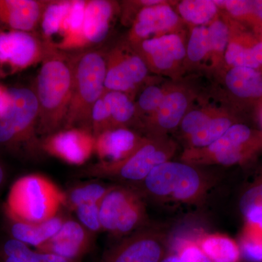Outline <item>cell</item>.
<instances>
[{
	"instance_id": "33",
	"label": "cell",
	"mask_w": 262,
	"mask_h": 262,
	"mask_svg": "<svg viewBox=\"0 0 262 262\" xmlns=\"http://www.w3.org/2000/svg\"><path fill=\"white\" fill-rule=\"evenodd\" d=\"M211 41V56L215 59L224 56L229 42V29L227 24L220 19H215L208 27Z\"/></svg>"
},
{
	"instance_id": "37",
	"label": "cell",
	"mask_w": 262,
	"mask_h": 262,
	"mask_svg": "<svg viewBox=\"0 0 262 262\" xmlns=\"http://www.w3.org/2000/svg\"><path fill=\"white\" fill-rule=\"evenodd\" d=\"M177 252L182 262H212L194 241H182Z\"/></svg>"
},
{
	"instance_id": "5",
	"label": "cell",
	"mask_w": 262,
	"mask_h": 262,
	"mask_svg": "<svg viewBox=\"0 0 262 262\" xmlns=\"http://www.w3.org/2000/svg\"><path fill=\"white\" fill-rule=\"evenodd\" d=\"M8 103L0 115V146L10 150L40 149L38 139L39 104L34 90L8 89Z\"/></svg>"
},
{
	"instance_id": "11",
	"label": "cell",
	"mask_w": 262,
	"mask_h": 262,
	"mask_svg": "<svg viewBox=\"0 0 262 262\" xmlns=\"http://www.w3.org/2000/svg\"><path fill=\"white\" fill-rule=\"evenodd\" d=\"M44 51L45 42L37 33L15 30L0 32L1 70L6 67L10 72H17L29 68L42 61Z\"/></svg>"
},
{
	"instance_id": "13",
	"label": "cell",
	"mask_w": 262,
	"mask_h": 262,
	"mask_svg": "<svg viewBox=\"0 0 262 262\" xmlns=\"http://www.w3.org/2000/svg\"><path fill=\"white\" fill-rule=\"evenodd\" d=\"M148 68L158 72L173 70L187 56V46L180 35L170 33L133 45Z\"/></svg>"
},
{
	"instance_id": "21",
	"label": "cell",
	"mask_w": 262,
	"mask_h": 262,
	"mask_svg": "<svg viewBox=\"0 0 262 262\" xmlns=\"http://www.w3.org/2000/svg\"><path fill=\"white\" fill-rule=\"evenodd\" d=\"M227 89L239 98L262 96V74L257 70L245 67H232L225 77Z\"/></svg>"
},
{
	"instance_id": "43",
	"label": "cell",
	"mask_w": 262,
	"mask_h": 262,
	"mask_svg": "<svg viewBox=\"0 0 262 262\" xmlns=\"http://www.w3.org/2000/svg\"><path fill=\"white\" fill-rule=\"evenodd\" d=\"M160 262H182L177 251L173 253H167Z\"/></svg>"
},
{
	"instance_id": "14",
	"label": "cell",
	"mask_w": 262,
	"mask_h": 262,
	"mask_svg": "<svg viewBox=\"0 0 262 262\" xmlns=\"http://www.w3.org/2000/svg\"><path fill=\"white\" fill-rule=\"evenodd\" d=\"M94 235L78 221L67 218L59 231L36 251L76 262L92 248Z\"/></svg>"
},
{
	"instance_id": "4",
	"label": "cell",
	"mask_w": 262,
	"mask_h": 262,
	"mask_svg": "<svg viewBox=\"0 0 262 262\" xmlns=\"http://www.w3.org/2000/svg\"><path fill=\"white\" fill-rule=\"evenodd\" d=\"M65 202V192L51 179L42 174H29L10 187L5 214L7 218L38 223L58 215Z\"/></svg>"
},
{
	"instance_id": "41",
	"label": "cell",
	"mask_w": 262,
	"mask_h": 262,
	"mask_svg": "<svg viewBox=\"0 0 262 262\" xmlns=\"http://www.w3.org/2000/svg\"><path fill=\"white\" fill-rule=\"evenodd\" d=\"M252 50L256 61L261 67L262 66V41L253 45Z\"/></svg>"
},
{
	"instance_id": "19",
	"label": "cell",
	"mask_w": 262,
	"mask_h": 262,
	"mask_svg": "<svg viewBox=\"0 0 262 262\" xmlns=\"http://www.w3.org/2000/svg\"><path fill=\"white\" fill-rule=\"evenodd\" d=\"M115 13V4L107 0L87 1L83 34L88 48L100 44L107 37Z\"/></svg>"
},
{
	"instance_id": "30",
	"label": "cell",
	"mask_w": 262,
	"mask_h": 262,
	"mask_svg": "<svg viewBox=\"0 0 262 262\" xmlns=\"http://www.w3.org/2000/svg\"><path fill=\"white\" fill-rule=\"evenodd\" d=\"M226 63L232 67H245L257 70L259 68L252 50L241 43L229 42L224 55Z\"/></svg>"
},
{
	"instance_id": "1",
	"label": "cell",
	"mask_w": 262,
	"mask_h": 262,
	"mask_svg": "<svg viewBox=\"0 0 262 262\" xmlns=\"http://www.w3.org/2000/svg\"><path fill=\"white\" fill-rule=\"evenodd\" d=\"M40 63L33 90L39 104L37 134L46 137L64 129L72 96V55L45 42Z\"/></svg>"
},
{
	"instance_id": "34",
	"label": "cell",
	"mask_w": 262,
	"mask_h": 262,
	"mask_svg": "<svg viewBox=\"0 0 262 262\" xmlns=\"http://www.w3.org/2000/svg\"><path fill=\"white\" fill-rule=\"evenodd\" d=\"M100 203L84 204L76 208L77 221L88 230L94 234L103 232L100 220Z\"/></svg>"
},
{
	"instance_id": "29",
	"label": "cell",
	"mask_w": 262,
	"mask_h": 262,
	"mask_svg": "<svg viewBox=\"0 0 262 262\" xmlns=\"http://www.w3.org/2000/svg\"><path fill=\"white\" fill-rule=\"evenodd\" d=\"M211 56L208 27H194L187 46V56L193 63H199Z\"/></svg>"
},
{
	"instance_id": "12",
	"label": "cell",
	"mask_w": 262,
	"mask_h": 262,
	"mask_svg": "<svg viewBox=\"0 0 262 262\" xmlns=\"http://www.w3.org/2000/svg\"><path fill=\"white\" fill-rule=\"evenodd\" d=\"M96 138L82 128L63 129L40 139V149L65 163L82 165L95 154Z\"/></svg>"
},
{
	"instance_id": "32",
	"label": "cell",
	"mask_w": 262,
	"mask_h": 262,
	"mask_svg": "<svg viewBox=\"0 0 262 262\" xmlns=\"http://www.w3.org/2000/svg\"><path fill=\"white\" fill-rule=\"evenodd\" d=\"M166 91L155 84L146 86L141 91L136 101V107L137 113L147 114L148 118L156 113L163 101Z\"/></svg>"
},
{
	"instance_id": "28",
	"label": "cell",
	"mask_w": 262,
	"mask_h": 262,
	"mask_svg": "<svg viewBox=\"0 0 262 262\" xmlns=\"http://www.w3.org/2000/svg\"><path fill=\"white\" fill-rule=\"evenodd\" d=\"M239 210L245 219L262 215V173L241 194Z\"/></svg>"
},
{
	"instance_id": "20",
	"label": "cell",
	"mask_w": 262,
	"mask_h": 262,
	"mask_svg": "<svg viewBox=\"0 0 262 262\" xmlns=\"http://www.w3.org/2000/svg\"><path fill=\"white\" fill-rule=\"evenodd\" d=\"M7 219L11 238L37 249L59 231L67 218L58 214L51 220L38 223Z\"/></svg>"
},
{
	"instance_id": "38",
	"label": "cell",
	"mask_w": 262,
	"mask_h": 262,
	"mask_svg": "<svg viewBox=\"0 0 262 262\" xmlns=\"http://www.w3.org/2000/svg\"><path fill=\"white\" fill-rule=\"evenodd\" d=\"M219 8L223 7L226 10L236 18H244L253 14V1L246 0H230V1H215Z\"/></svg>"
},
{
	"instance_id": "6",
	"label": "cell",
	"mask_w": 262,
	"mask_h": 262,
	"mask_svg": "<svg viewBox=\"0 0 262 262\" xmlns=\"http://www.w3.org/2000/svg\"><path fill=\"white\" fill-rule=\"evenodd\" d=\"M175 151V144L165 136H148L144 144L126 160L114 164L98 162L84 168L80 174L136 185L144 181L153 169L170 160Z\"/></svg>"
},
{
	"instance_id": "39",
	"label": "cell",
	"mask_w": 262,
	"mask_h": 262,
	"mask_svg": "<svg viewBox=\"0 0 262 262\" xmlns=\"http://www.w3.org/2000/svg\"><path fill=\"white\" fill-rule=\"evenodd\" d=\"M33 262H72L66 259V258L61 257L56 255L51 254V253H46L38 252L36 251L35 256H34V261Z\"/></svg>"
},
{
	"instance_id": "22",
	"label": "cell",
	"mask_w": 262,
	"mask_h": 262,
	"mask_svg": "<svg viewBox=\"0 0 262 262\" xmlns=\"http://www.w3.org/2000/svg\"><path fill=\"white\" fill-rule=\"evenodd\" d=\"M196 244L212 262L239 261L241 252L238 245L225 234H205L198 239Z\"/></svg>"
},
{
	"instance_id": "44",
	"label": "cell",
	"mask_w": 262,
	"mask_h": 262,
	"mask_svg": "<svg viewBox=\"0 0 262 262\" xmlns=\"http://www.w3.org/2000/svg\"><path fill=\"white\" fill-rule=\"evenodd\" d=\"M6 170H5L4 165L0 162V188L3 187L5 181H6Z\"/></svg>"
},
{
	"instance_id": "16",
	"label": "cell",
	"mask_w": 262,
	"mask_h": 262,
	"mask_svg": "<svg viewBox=\"0 0 262 262\" xmlns=\"http://www.w3.org/2000/svg\"><path fill=\"white\" fill-rule=\"evenodd\" d=\"M95 138V154L99 159L98 162L110 164L126 160L146 139L127 127L110 129Z\"/></svg>"
},
{
	"instance_id": "40",
	"label": "cell",
	"mask_w": 262,
	"mask_h": 262,
	"mask_svg": "<svg viewBox=\"0 0 262 262\" xmlns=\"http://www.w3.org/2000/svg\"><path fill=\"white\" fill-rule=\"evenodd\" d=\"M8 103V89L0 85V115L5 111Z\"/></svg>"
},
{
	"instance_id": "18",
	"label": "cell",
	"mask_w": 262,
	"mask_h": 262,
	"mask_svg": "<svg viewBox=\"0 0 262 262\" xmlns=\"http://www.w3.org/2000/svg\"><path fill=\"white\" fill-rule=\"evenodd\" d=\"M48 1L0 0V24L12 30L34 32L40 25Z\"/></svg>"
},
{
	"instance_id": "17",
	"label": "cell",
	"mask_w": 262,
	"mask_h": 262,
	"mask_svg": "<svg viewBox=\"0 0 262 262\" xmlns=\"http://www.w3.org/2000/svg\"><path fill=\"white\" fill-rule=\"evenodd\" d=\"M188 106L187 95L182 91H166L159 108L146 122L148 136H165L166 133L177 128L187 113Z\"/></svg>"
},
{
	"instance_id": "45",
	"label": "cell",
	"mask_w": 262,
	"mask_h": 262,
	"mask_svg": "<svg viewBox=\"0 0 262 262\" xmlns=\"http://www.w3.org/2000/svg\"><path fill=\"white\" fill-rule=\"evenodd\" d=\"M6 76V73L0 69V79L4 78V77Z\"/></svg>"
},
{
	"instance_id": "42",
	"label": "cell",
	"mask_w": 262,
	"mask_h": 262,
	"mask_svg": "<svg viewBox=\"0 0 262 262\" xmlns=\"http://www.w3.org/2000/svg\"><path fill=\"white\" fill-rule=\"evenodd\" d=\"M252 15H256L262 21V0L253 1Z\"/></svg>"
},
{
	"instance_id": "26",
	"label": "cell",
	"mask_w": 262,
	"mask_h": 262,
	"mask_svg": "<svg viewBox=\"0 0 262 262\" xmlns=\"http://www.w3.org/2000/svg\"><path fill=\"white\" fill-rule=\"evenodd\" d=\"M111 186L97 182L81 184L71 188L65 192L64 207L74 211L76 208L84 204L100 203Z\"/></svg>"
},
{
	"instance_id": "10",
	"label": "cell",
	"mask_w": 262,
	"mask_h": 262,
	"mask_svg": "<svg viewBox=\"0 0 262 262\" xmlns=\"http://www.w3.org/2000/svg\"><path fill=\"white\" fill-rule=\"evenodd\" d=\"M105 91L132 94L145 81L149 68L142 57L126 47H116L106 53Z\"/></svg>"
},
{
	"instance_id": "8",
	"label": "cell",
	"mask_w": 262,
	"mask_h": 262,
	"mask_svg": "<svg viewBox=\"0 0 262 262\" xmlns=\"http://www.w3.org/2000/svg\"><path fill=\"white\" fill-rule=\"evenodd\" d=\"M252 130L244 124H233L225 134L203 149H187L182 161L198 166L221 165L231 166L245 161L259 146Z\"/></svg>"
},
{
	"instance_id": "15",
	"label": "cell",
	"mask_w": 262,
	"mask_h": 262,
	"mask_svg": "<svg viewBox=\"0 0 262 262\" xmlns=\"http://www.w3.org/2000/svg\"><path fill=\"white\" fill-rule=\"evenodd\" d=\"M180 16L168 4L143 7L136 15L130 32L131 44L135 45L155 37L173 33Z\"/></svg>"
},
{
	"instance_id": "2",
	"label": "cell",
	"mask_w": 262,
	"mask_h": 262,
	"mask_svg": "<svg viewBox=\"0 0 262 262\" xmlns=\"http://www.w3.org/2000/svg\"><path fill=\"white\" fill-rule=\"evenodd\" d=\"M71 55L72 96L64 129L77 127L91 132L95 103L105 91L106 53L99 50L86 48L71 52Z\"/></svg>"
},
{
	"instance_id": "31",
	"label": "cell",
	"mask_w": 262,
	"mask_h": 262,
	"mask_svg": "<svg viewBox=\"0 0 262 262\" xmlns=\"http://www.w3.org/2000/svg\"><path fill=\"white\" fill-rule=\"evenodd\" d=\"M35 254L27 244L10 238L0 247V262H33Z\"/></svg>"
},
{
	"instance_id": "7",
	"label": "cell",
	"mask_w": 262,
	"mask_h": 262,
	"mask_svg": "<svg viewBox=\"0 0 262 262\" xmlns=\"http://www.w3.org/2000/svg\"><path fill=\"white\" fill-rule=\"evenodd\" d=\"M99 213L103 232L116 237L139 230L146 221L143 196L129 185H112L100 203Z\"/></svg>"
},
{
	"instance_id": "36",
	"label": "cell",
	"mask_w": 262,
	"mask_h": 262,
	"mask_svg": "<svg viewBox=\"0 0 262 262\" xmlns=\"http://www.w3.org/2000/svg\"><path fill=\"white\" fill-rule=\"evenodd\" d=\"M113 129L111 117L110 112L103 100V96L95 103L91 118V132L93 135L96 136L104 131Z\"/></svg>"
},
{
	"instance_id": "27",
	"label": "cell",
	"mask_w": 262,
	"mask_h": 262,
	"mask_svg": "<svg viewBox=\"0 0 262 262\" xmlns=\"http://www.w3.org/2000/svg\"><path fill=\"white\" fill-rule=\"evenodd\" d=\"M233 125L228 117L215 115L195 134L187 138V149H203L211 145Z\"/></svg>"
},
{
	"instance_id": "24",
	"label": "cell",
	"mask_w": 262,
	"mask_h": 262,
	"mask_svg": "<svg viewBox=\"0 0 262 262\" xmlns=\"http://www.w3.org/2000/svg\"><path fill=\"white\" fill-rule=\"evenodd\" d=\"M110 112L113 128L129 127L137 114L135 103L128 95L117 91H106L102 95Z\"/></svg>"
},
{
	"instance_id": "3",
	"label": "cell",
	"mask_w": 262,
	"mask_h": 262,
	"mask_svg": "<svg viewBox=\"0 0 262 262\" xmlns=\"http://www.w3.org/2000/svg\"><path fill=\"white\" fill-rule=\"evenodd\" d=\"M196 167L184 161L168 160L153 169L144 181L131 187L141 195L157 201L198 203L206 195L211 182Z\"/></svg>"
},
{
	"instance_id": "9",
	"label": "cell",
	"mask_w": 262,
	"mask_h": 262,
	"mask_svg": "<svg viewBox=\"0 0 262 262\" xmlns=\"http://www.w3.org/2000/svg\"><path fill=\"white\" fill-rule=\"evenodd\" d=\"M168 253L163 231L143 227L108 250L100 262H160Z\"/></svg>"
},
{
	"instance_id": "23",
	"label": "cell",
	"mask_w": 262,
	"mask_h": 262,
	"mask_svg": "<svg viewBox=\"0 0 262 262\" xmlns=\"http://www.w3.org/2000/svg\"><path fill=\"white\" fill-rule=\"evenodd\" d=\"M71 5L72 1H48L40 21V36L44 42L54 46L57 36L61 37Z\"/></svg>"
},
{
	"instance_id": "25",
	"label": "cell",
	"mask_w": 262,
	"mask_h": 262,
	"mask_svg": "<svg viewBox=\"0 0 262 262\" xmlns=\"http://www.w3.org/2000/svg\"><path fill=\"white\" fill-rule=\"evenodd\" d=\"M219 8L215 1L210 0H184L177 7L179 16L194 27H206L211 24Z\"/></svg>"
},
{
	"instance_id": "35",
	"label": "cell",
	"mask_w": 262,
	"mask_h": 262,
	"mask_svg": "<svg viewBox=\"0 0 262 262\" xmlns=\"http://www.w3.org/2000/svg\"><path fill=\"white\" fill-rule=\"evenodd\" d=\"M214 116L215 115H211L205 110H192L186 114L179 125L183 135L187 139L203 128Z\"/></svg>"
}]
</instances>
